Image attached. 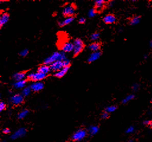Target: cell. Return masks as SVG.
Listing matches in <instances>:
<instances>
[{
  "label": "cell",
  "mask_w": 152,
  "mask_h": 142,
  "mask_svg": "<svg viewBox=\"0 0 152 142\" xmlns=\"http://www.w3.org/2000/svg\"><path fill=\"white\" fill-rule=\"evenodd\" d=\"M66 55L64 52H55L52 55L49 56L44 60V64L50 66L54 62L58 60H64L66 59Z\"/></svg>",
  "instance_id": "6da1fadb"
},
{
  "label": "cell",
  "mask_w": 152,
  "mask_h": 142,
  "mask_svg": "<svg viewBox=\"0 0 152 142\" xmlns=\"http://www.w3.org/2000/svg\"><path fill=\"white\" fill-rule=\"evenodd\" d=\"M73 54L74 55L77 56L78 54H79L83 50V48H84V45L82 40L80 39H77L73 41Z\"/></svg>",
  "instance_id": "7a4b0ae2"
},
{
  "label": "cell",
  "mask_w": 152,
  "mask_h": 142,
  "mask_svg": "<svg viewBox=\"0 0 152 142\" xmlns=\"http://www.w3.org/2000/svg\"><path fill=\"white\" fill-rule=\"evenodd\" d=\"M86 134L87 133L86 130L80 128V129L77 130L73 134V135L72 136V139L76 141H81L85 139V137L86 136Z\"/></svg>",
  "instance_id": "3957f363"
},
{
  "label": "cell",
  "mask_w": 152,
  "mask_h": 142,
  "mask_svg": "<svg viewBox=\"0 0 152 142\" xmlns=\"http://www.w3.org/2000/svg\"><path fill=\"white\" fill-rule=\"evenodd\" d=\"M46 77V75L39 72H37L36 73L31 72L27 75L28 78L34 82H38V81L43 80V79L45 78Z\"/></svg>",
  "instance_id": "277c9868"
},
{
  "label": "cell",
  "mask_w": 152,
  "mask_h": 142,
  "mask_svg": "<svg viewBox=\"0 0 152 142\" xmlns=\"http://www.w3.org/2000/svg\"><path fill=\"white\" fill-rule=\"evenodd\" d=\"M10 101L14 105H17L22 104L24 101V96L22 94H17L13 95L10 98Z\"/></svg>",
  "instance_id": "5b68a950"
},
{
  "label": "cell",
  "mask_w": 152,
  "mask_h": 142,
  "mask_svg": "<svg viewBox=\"0 0 152 142\" xmlns=\"http://www.w3.org/2000/svg\"><path fill=\"white\" fill-rule=\"evenodd\" d=\"M75 8L73 5H68L64 7L63 10V14L67 17H72L75 14Z\"/></svg>",
  "instance_id": "8992f818"
},
{
  "label": "cell",
  "mask_w": 152,
  "mask_h": 142,
  "mask_svg": "<svg viewBox=\"0 0 152 142\" xmlns=\"http://www.w3.org/2000/svg\"><path fill=\"white\" fill-rule=\"evenodd\" d=\"M64 67L65 66H64L63 60H58V61L55 62L50 65L51 71L56 72Z\"/></svg>",
  "instance_id": "52a82bcc"
},
{
  "label": "cell",
  "mask_w": 152,
  "mask_h": 142,
  "mask_svg": "<svg viewBox=\"0 0 152 142\" xmlns=\"http://www.w3.org/2000/svg\"><path fill=\"white\" fill-rule=\"evenodd\" d=\"M26 129L24 127H21L18 128L17 130H16L14 133H13L11 136V138L13 140L17 139L18 138L22 137L26 135Z\"/></svg>",
  "instance_id": "ba28073f"
},
{
  "label": "cell",
  "mask_w": 152,
  "mask_h": 142,
  "mask_svg": "<svg viewBox=\"0 0 152 142\" xmlns=\"http://www.w3.org/2000/svg\"><path fill=\"white\" fill-rule=\"evenodd\" d=\"M30 88L31 91L35 92H38L42 90L44 88V84L41 81H38V82H34L33 84L30 85Z\"/></svg>",
  "instance_id": "9c48e42d"
},
{
  "label": "cell",
  "mask_w": 152,
  "mask_h": 142,
  "mask_svg": "<svg viewBox=\"0 0 152 142\" xmlns=\"http://www.w3.org/2000/svg\"><path fill=\"white\" fill-rule=\"evenodd\" d=\"M74 46L73 43L70 41H66V42L64 43L62 46V50L63 52H71L73 50Z\"/></svg>",
  "instance_id": "30bf717a"
},
{
  "label": "cell",
  "mask_w": 152,
  "mask_h": 142,
  "mask_svg": "<svg viewBox=\"0 0 152 142\" xmlns=\"http://www.w3.org/2000/svg\"><path fill=\"white\" fill-rule=\"evenodd\" d=\"M101 56V52L100 51H98V52H93L92 53L90 54V56H89L88 59V62L91 63V62H93L95 60H98L99 58H100Z\"/></svg>",
  "instance_id": "8fae6325"
},
{
  "label": "cell",
  "mask_w": 152,
  "mask_h": 142,
  "mask_svg": "<svg viewBox=\"0 0 152 142\" xmlns=\"http://www.w3.org/2000/svg\"><path fill=\"white\" fill-rule=\"evenodd\" d=\"M50 71H51V69H50V66L44 64V65L40 66L39 68H38L37 72H40V73H44V74H45V75H47V73H49V72H50Z\"/></svg>",
  "instance_id": "7c38bea8"
},
{
  "label": "cell",
  "mask_w": 152,
  "mask_h": 142,
  "mask_svg": "<svg viewBox=\"0 0 152 142\" xmlns=\"http://www.w3.org/2000/svg\"><path fill=\"white\" fill-rule=\"evenodd\" d=\"M115 20H116V18H115V16L112 14L107 15V16H105L103 18L104 22L106 24L114 23L115 21Z\"/></svg>",
  "instance_id": "4fadbf2b"
},
{
  "label": "cell",
  "mask_w": 152,
  "mask_h": 142,
  "mask_svg": "<svg viewBox=\"0 0 152 142\" xmlns=\"http://www.w3.org/2000/svg\"><path fill=\"white\" fill-rule=\"evenodd\" d=\"M9 18V16L8 13H5L1 15V17H0V26H1V27H3L4 24L8 21Z\"/></svg>",
  "instance_id": "5bb4252c"
},
{
  "label": "cell",
  "mask_w": 152,
  "mask_h": 142,
  "mask_svg": "<svg viewBox=\"0 0 152 142\" xmlns=\"http://www.w3.org/2000/svg\"><path fill=\"white\" fill-rule=\"evenodd\" d=\"M26 77V75L24 72H17L14 73V74L13 75V78L14 79V81H19L24 80V79Z\"/></svg>",
  "instance_id": "9a60e30c"
},
{
  "label": "cell",
  "mask_w": 152,
  "mask_h": 142,
  "mask_svg": "<svg viewBox=\"0 0 152 142\" xmlns=\"http://www.w3.org/2000/svg\"><path fill=\"white\" fill-rule=\"evenodd\" d=\"M70 66H67V67H64L60 70L59 71L55 73V76L57 78H62L63 77V76L66 74V73L68 72V71H69Z\"/></svg>",
  "instance_id": "2e32d148"
},
{
  "label": "cell",
  "mask_w": 152,
  "mask_h": 142,
  "mask_svg": "<svg viewBox=\"0 0 152 142\" xmlns=\"http://www.w3.org/2000/svg\"><path fill=\"white\" fill-rule=\"evenodd\" d=\"M13 85H14V88H16L17 89L24 88L26 85V81L24 79V80L22 81H16V82L13 84Z\"/></svg>",
  "instance_id": "e0dca14e"
},
{
  "label": "cell",
  "mask_w": 152,
  "mask_h": 142,
  "mask_svg": "<svg viewBox=\"0 0 152 142\" xmlns=\"http://www.w3.org/2000/svg\"><path fill=\"white\" fill-rule=\"evenodd\" d=\"M74 20V18L73 17H67L65 20L63 21H60L59 23V25L60 26H64L66 25H68V24H69L71 23Z\"/></svg>",
  "instance_id": "ac0fdd59"
},
{
  "label": "cell",
  "mask_w": 152,
  "mask_h": 142,
  "mask_svg": "<svg viewBox=\"0 0 152 142\" xmlns=\"http://www.w3.org/2000/svg\"><path fill=\"white\" fill-rule=\"evenodd\" d=\"M100 48V45L97 42H94L91 44L89 46V49L92 52H95L99 51V49Z\"/></svg>",
  "instance_id": "d6986e66"
},
{
  "label": "cell",
  "mask_w": 152,
  "mask_h": 142,
  "mask_svg": "<svg viewBox=\"0 0 152 142\" xmlns=\"http://www.w3.org/2000/svg\"><path fill=\"white\" fill-rule=\"evenodd\" d=\"M100 128L98 126H91L90 127V128H88V132L90 133V134L91 136H94L95 134H96L99 132Z\"/></svg>",
  "instance_id": "ffe728a7"
},
{
  "label": "cell",
  "mask_w": 152,
  "mask_h": 142,
  "mask_svg": "<svg viewBox=\"0 0 152 142\" xmlns=\"http://www.w3.org/2000/svg\"><path fill=\"white\" fill-rule=\"evenodd\" d=\"M105 1H102V0H97V1H95V8L97 9H101L104 6Z\"/></svg>",
  "instance_id": "44dd1931"
},
{
  "label": "cell",
  "mask_w": 152,
  "mask_h": 142,
  "mask_svg": "<svg viewBox=\"0 0 152 142\" xmlns=\"http://www.w3.org/2000/svg\"><path fill=\"white\" fill-rule=\"evenodd\" d=\"M29 113V111L28 110H23L18 114V118L19 119H23L27 116Z\"/></svg>",
  "instance_id": "7402d4cb"
},
{
  "label": "cell",
  "mask_w": 152,
  "mask_h": 142,
  "mask_svg": "<svg viewBox=\"0 0 152 142\" xmlns=\"http://www.w3.org/2000/svg\"><path fill=\"white\" fill-rule=\"evenodd\" d=\"M31 88L30 87H25L22 90V95L23 96H27L31 92Z\"/></svg>",
  "instance_id": "603a6c76"
},
{
  "label": "cell",
  "mask_w": 152,
  "mask_h": 142,
  "mask_svg": "<svg viewBox=\"0 0 152 142\" xmlns=\"http://www.w3.org/2000/svg\"><path fill=\"white\" fill-rule=\"evenodd\" d=\"M140 21V17L138 16H136L133 18L130 21V24L131 25H136L139 23Z\"/></svg>",
  "instance_id": "cb8c5ba5"
},
{
  "label": "cell",
  "mask_w": 152,
  "mask_h": 142,
  "mask_svg": "<svg viewBox=\"0 0 152 142\" xmlns=\"http://www.w3.org/2000/svg\"><path fill=\"white\" fill-rule=\"evenodd\" d=\"M134 95L133 94L128 95H127L126 97H125V98H124V99L123 100L122 103L123 104H126L127 103H128L129 101H130L131 100L134 99Z\"/></svg>",
  "instance_id": "d4e9b609"
},
{
  "label": "cell",
  "mask_w": 152,
  "mask_h": 142,
  "mask_svg": "<svg viewBox=\"0 0 152 142\" xmlns=\"http://www.w3.org/2000/svg\"><path fill=\"white\" fill-rule=\"evenodd\" d=\"M117 108V106L115 105H111L108 106L107 108H106V111L108 112V113H113L114 111H115Z\"/></svg>",
  "instance_id": "484cf974"
},
{
  "label": "cell",
  "mask_w": 152,
  "mask_h": 142,
  "mask_svg": "<svg viewBox=\"0 0 152 142\" xmlns=\"http://www.w3.org/2000/svg\"><path fill=\"white\" fill-rule=\"evenodd\" d=\"M96 16V10L94 8L92 9H91L90 11H89L88 12V16L92 18V17H94Z\"/></svg>",
  "instance_id": "4316f807"
},
{
  "label": "cell",
  "mask_w": 152,
  "mask_h": 142,
  "mask_svg": "<svg viewBox=\"0 0 152 142\" xmlns=\"http://www.w3.org/2000/svg\"><path fill=\"white\" fill-rule=\"evenodd\" d=\"M99 37H100V35H99V33H95L91 36V40L96 41L99 39Z\"/></svg>",
  "instance_id": "83f0119b"
},
{
  "label": "cell",
  "mask_w": 152,
  "mask_h": 142,
  "mask_svg": "<svg viewBox=\"0 0 152 142\" xmlns=\"http://www.w3.org/2000/svg\"><path fill=\"white\" fill-rule=\"evenodd\" d=\"M28 54V50L27 49H24V50H23L21 51L20 52V55L21 56H23V57H25Z\"/></svg>",
  "instance_id": "f1b7e54d"
},
{
  "label": "cell",
  "mask_w": 152,
  "mask_h": 142,
  "mask_svg": "<svg viewBox=\"0 0 152 142\" xmlns=\"http://www.w3.org/2000/svg\"><path fill=\"white\" fill-rule=\"evenodd\" d=\"M5 107H6V105L4 102H1L0 103V111H2L4 110Z\"/></svg>",
  "instance_id": "f546056e"
},
{
  "label": "cell",
  "mask_w": 152,
  "mask_h": 142,
  "mask_svg": "<svg viewBox=\"0 0 152 142\" xmlns=\"http://www.w3.org/2000/svg\"><path fill=\"white\" fill-rule=\"evenodd\" d=\"M134 131V127L130 126L126 130V133H133Z\"/></svg>",
  "instance_id": "4dcf8cb0"
},
{
  "label": "cell",
  "mask_w": 152,
  "mask_h": 142,
  "mask_svg": "<svg viewBox=\"0 0 152 142\" xmlns=\"http://www.w3.org/2000/svg\"><path fill=\"white\" fill-rule=\"evenodd\" d=\"M108 117H109V114L107 111L103 113L101 115V117L102 119H107Z\"/></svg>",
  "instance_id": "1f68e13d"
},
{
  "label": "cell",
  "mask_w": 152,
  "mask_h": 142,
  "mask_svg": "<svg viewBox=\"0 0 152 142\" xmlns=\"http://www.w3.org/2000/svg\"><path fill=\"white\" fill-rule=\"evenodd\" d=\"M132 88H133V90L134 91H137L138 90V88H139V85L137 84H135L133 85Z\"/></svg>",
  "instance_id": "d6a6232c"
},
{
  "label": "cell",
  "mask_w": 152,
  "mask_h": 142,
  "mask_svg": "<svg viewBox=\"0 0 152 142\" xmlns=\"http://www.w3.org/2000/svg\"><path fill=\"white\" fill-rule=\"evenodd\" d=\"M3 133L4 134H9V133H10V130H9L8 128H4V129L3 130Z\"/></svg>",
  "instance_id": "836d02e7"
},
{
  "label": "cell",
  "mask_w": 152,
  "mask_h": 142,
  "mask_svg": "<svg viewBox=\"0 0 152 142\" xmlns=\"http://www.w3.org/2000/svg\"><path fill=\"white\" fill-rule=\"evenodd\" d=\"M85 21H86V20H85V18H83V17L80 18V19H79V23H81V24H83V23H85Z\"/></svg>",
  "instance_id": "e575fe53"
},
{
  "label": "cell",
  "mask_w": 152,
  "mask_h": 142,
  "mask_svg": "<svg viewBox=\"0 0 152 142\" xmlns=\"http://www.w3.org/2000/svg\"><path fill=\"white\" fill-rule=\"evenodd\" d=\"M150 121H149V120H145L144 122V124H146V125H149L150 124Z\"/></svg>",
  "instance_id": "d590c367"
},
{
  "label": "cell",
  "mask_w": 152,
  "mask_h": 142,
  "mask_svg": "<svg viewBox=\"0 0 152 142\" xmlns=\"http://www.w3.org/2000/svg\"><path fill=\"white\" fill-rule=\"evenodd\" d=\"M149 126H151V127H152V121H151L150 122V124H149Z\"/></svg>",
  "instance_id": "8d00e7d4"
},
{
  "label": "cell",
  "mask_w": 152,
  "mask_h": 142,
  "mask_svg": "<svg viewBox=\"0 0 152 142\" xmlns=\"http://www.w3.org/2000/svg\"><path fill=\"white\" fill-rule=\"evenodd\" d=\"M150 46L152 47V40L150 41Z\"/></svg>",
  "instance_id": "74e56055"
},
{
  "label": "cell",
  "mask_w": 152,
  "mask_h": 142,
  "mask_svg": "<svg viewBox=\"0 0 152 142\" xmlns=\"http://www.w3.org/2000/svg\"><path fill=\"white\" fill-rule=\"evenodd\" d=\"M132 141H133L132 139H131V140H129V142H132Z\"/></svg>",
  "instance_id": "f35d334b"
},
{
  "label": "cell",
  "mask_w": 152,
  "mask_h": 142,
  "mask_svg": "<svg viewBox=\"0 0 152 142\" xmlns=\"http://www.w3.org/2000/svg\"><path fill=\"white\" fill-rule=\"evenodd\" d=\"M1 142H5L4 140H3V141H1Z\"/></svg>",
  "instance_id": "ab89813d"
},
{
  "label": "cell",
  "mask_w": 152,
  "mask_h": 142,
  "mask_svg": "<svg viewBox=\"0 0 152 142\" xmlns=\"http://www.w3.org/2000/svg\"><path fill=\"white\" fill-rule=\"evenodd\" d=\"M151 103H152V100H151Z\"/></svg>",
  "instance_id": "60d3db41"
}]
</instances>
